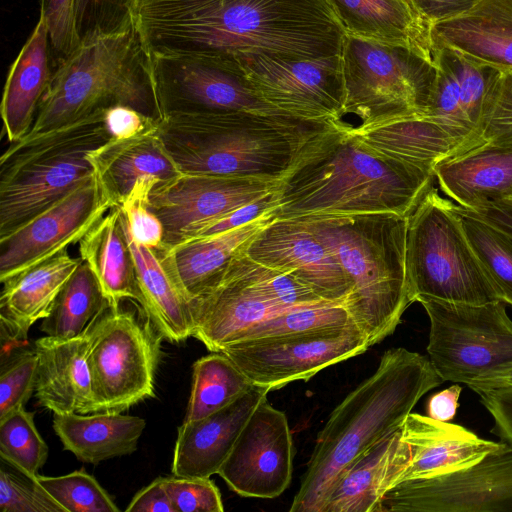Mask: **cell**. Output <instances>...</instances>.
Segmentation results:
<instances>
[{
  "instance_id": "obj_1",
  "label": "cell",
  "mask_w": 512,
  "mask_h": 512,
  "mask_svg": "<svg viewBox=\"0 0 512 512\" xmlns=\"http://www.w3.org/2000/svg\"><path fill=\"white\" fill-rule=\"evenodd\" d=\"M132 15L151 56L313 59L340 54L346 35L327 0H135Z\"/></svg>"
},
{
  "instance_id": "obj_2",
  "label": "cell",
  "mask_w": 512,
  "mask_h": 512,
  "mask_svg": "<svg viewBox=\"0 0 512 512\" xmlns=\"http://www.w3.org/2000/svg\"><path fill=\"white\" fill-rule=\"evenodd\" d=\"M434 172L378 154L351 125L332 121L310 138L277 181L276 218L391 212L408 216Z\"/></svg>"
},
{
  "instance_id": "obj_3",
  "label": "cell",
  "mask_w": 512,
  "mask_h": 512,
  "mask_svg": "<svg viewBox=\"0 0 512 512\" xmlns=\"http://www.w3.org/2000/svg\"><path fill=\"white\" fill-rule=\"evenodd\" d=\"M444 380L429 358L386 350L375 372L331 412L318 433L290 512H320L336 477L384 437L399 430L424 394Z\"/></svg>"
},
{
  "instance_id": "obj_4",
  "label": "cell",
  "mask_w": 512,
  "mask_h": 512,
  "mask_svg": "<svg viewBox=\"0 0 512 512\" xmlns=\"http://www.w3.org/2000/svg\"><path fill=\"white\" fill-rule=\"evenodd\" d=\"M332 121L248 111L169 112L157 132L182 173L278 181Z\"/></svg>"
},
{
  "instance_id": "obj_5",
  "label": "cell",
  "mask_w": 512,
  "mask_h": 512,
  "mask_svg": "<svg viewBox=\"0 0 512 512\" xmlns=\"http://www.w3.org/2000/svg\"><path fill=\"white\" fill-rule=\"evenodd\" d=\"M407 217L375 212L296 218L342 267L352 285L345 307L370 346L390 336L412 304L406 273Z\"/></svg>"
},
{
  "instance_id": "obj_6",
  "label": "cell",
  "mask_w": 512,
  "mask_h": 512,
  "mask_svg": "<svg viewBox=\"0 0 512 512\" xmlns=\"http://www.w3.org/2000/svg\"><path fill=\"white\" fill-rule=\"evenodd\" d=\"M116 105L159 118L152 59L134 23L78 45L57 64L32 125L34 136Z\"/></svg>"
},
{
  "instance_id": "obj_7",
  "label": "cell",
  "mask_w": 512,
  "mask_h": 512,
  "mask_svg": "<svg viewBox=\"0 0 512 512\" xmlns=\"http://www.w3.org/2000/svg\"><path fill=\"white\" fill-rule=\"evenodd\" d=\"M104 111L10 143L0 157V239L95 175L88 153L111 138Z\"/></svg>"
},
{
  "instance_id": "obj_8",
  "label": "cell",
  "mask_w": 512,
  "mask_h": 512,
  "mask_svg": "<svg viewBox=\"0 0 512 512\" xmlns=\"http://www.w3.org/2000/svg\"><path fill=\"white\" fill-rule=\"evenodd\" d=\"M453 203L431 187L407 217L406 273L413 302L502 301L472 249Z\"/></svg>"
},
{
  "instance_id": "obj_9",
  "label": "cell",
  "mask_w": 512,
  "mask_h": 512,
  "mask_svg": "<svg viewBox=\"0 0 512 512\" xmlns=\"http://www.w3.org/2000/svg\"><path fill=\"white\" fill-rule=\"evenodd\" d=\"M340 54L344 115L358 116V127L425 115L435 75L433 64L405 47L350 35H345Z\"/></svg>"
},
{
  "instance_id": "obj_10",
  "label": "cell",
  "mask_w": 512,
  "mask_h": 512,
  "mask_svg": "<svg viewBox=\"0 0 512 512\" xmlns=\"http://www.w3.org/2000/svg\"><path fill=\"white\" fill-rule=\"evenodd\" d=\"M90 323L95 412L121 413L154 397L163 338L145 314L107 303Z\"/></svg>"
},
{
  "instance_id": "obj_11",
  "label": "cell",
  "mask_w": 512,
  "mask_h": 512,
  "mask_svg": "<svg viewBox=\"0 0 512 512\" xmlns=\"http://www.w3.org/2000/svg\"><path fill=\"white\" fill-rule=\"evenodd\" d=\"M430 322L427 352L444 381L468 384L512 363V320L503 301L453 303L420 297Z\"/></svg>"
},
{
  "instance_id": "obj_12",
  "label": "cell",
  "mask_w": 512,
  "mask_h": 512,
  "mask_svg": "<svg viewBox=\"0 0 512 512\" xmlns=\"http://www.w3.org/2000/svg\"><path fill=\"white\" fill-rule=\"evenodd\" d=\"M151 59L159 118L169 112L288 115L261 99L234 55L184 54Z\"/></svg>"
},
{
  "instance_id": "obj_13",
  "label": "cell",
  "mask_w": 512,
  "mask_h": 512,
  "mask_svg": "<svg viewBox=\"0 0 512 512\" xmlns=\"http://www.w3.org/2000/svg\"><path fill=\"white\" fill-rule=\"evenodd\" d=\"M371 347L354 324L234 342L221 351L255 386L271 391L307 381L319 371Z\"/></svg>"
},
{
  "instance_id": "obj_14",
  "label": "cell",
  "mask_w": 512,
  "mask_h": 512,
  "mask_svg": "<svg viewBox=\"0 0 512 512\" xmlns=\"http://www.w3.org/2000/svg\"><path fill=\"white\" fill-rule=\"evenodd\" d=\"M233 55L256 93L276 110L306 120H342L345 85L341 54L313 59L247 51Z\"/></svg>"
},
{
  "instance_id": "obj_15",
  "label": "cell",
  "mask_w": 512,
  "mask_h": 512,
  "mask_svg": "<svg viewBox=\"0 0 512 512\" xmlns=\"http://www.w3.org/2000/svg\"><path fill=\"white\" fill-rule=\"evenodd\" d=\"M380 512H512V446L457 471L397 483Z\"/></svg>"
},
{
  "instance_id": "obj_16",
  "label": "cell",
  "mask_w": 512,
  "mask_h": 512,
  "mask_svg": "<svg viewBox=\"0 0 512 512\" xmlns=\"http://www.w3.org/2000/svg\"><path fill=\"white\" fill-rule=\"evenodd\" d=\"M277 181L186 174L157 183L149 206L164 227L163 248L192 238L202 228L276 189Z\"/></svg>"
},
{
  "instance_id": "obj_17",
  "label": "cell",
  "mask_w": 512,
  "mask_h": 512,
  "mask_svg": "<svg viewBox=\"0 0 512 512\" xmlns=\"http://www.w3.org/2000/svg\"><path fill=\"white\" fill-rule=\"evenodd\" d=\"M113 204L95 175L0 239V281L15 277L79 242Z\"/></svg>"
},
{
  "instance_id": "obj_18",
  "label": "cell",
  "mask_w": 512,
  "mask_h": 512,
  "mask_svg": "<svg viewBox=\"0 0 512 512\" xmlns=\"http://www.w3.org/2000/svg\"><path fill=\"white\" fill-rule=\"evenodd\" d=\"M293 458L287 417L265 397L248 418L218 474L242 497L276 498L290 485Z\"/></svg>"
},
{
  "instance_id": "obj_19",
  "label": "cell",
  "mask_w": 512,
  "mask_h": 512,
  "mask_svg": "<svg viewBox=\"0 0 512 512\" xmlns=\"http://www.w3.org/2000/svg\"><path fill=\"white\" fill-rule=\"evenodd\" d=\"M244 253L262 265L294 274L325 301L345 306L352 293L334 254L299 219H273Z\"/></svg>"
},
{
  "instance_id": "obj_20",
  "label": "cell",
  "mask_w": 512,
  "mask_h": 512,
  "mask_svg": "<svg viewBox=\"0 0 512 512\" xmlns=\"http://www.w3.org/2000/svg\"><path fill=\"white\" fill-rule=\"evenodd\" d=\"M190 310L192 337L211 352L221 351L251 325L283 311L229 263L207 290L190 301Z\"/></svg>"
},
{
  "instance_id": "obj_21",
  "label": "cell",
  "mask_w": 512,
  "mask_h": 512,
  "mask_svg": "<svg viewBox=\"0 0 512 512\" xmlns=\"http://www.w3.org/2000/svg\"><path fill=\"white\" fill-rule=\"evenodd\" d=\"M400 433L408 448L409 460L394 485L471 466L502 444V441L482 439L460 425L412 412L406 417Z\"/></svg>"
},
{
  "instance_id": "obj_22",
  "label": "cell",
  "mask_w": 512,
  "mask_h": 512,
  "mask_svg": "<svg viewBox=\"0 0 512 512\" xmlns=\"http://www.w3.org/2000/svg\"><path fill=\"white\" fill-rule=\"evenodd\" d=\"M91 323L78 336H45L34 343L38 357L35 396L54 414L95 412L89 366Z\"/></svg>"
},
{
  "instance_id": "obj_23",
  "label": "cell",
  "mask_w": 512,
  "mask_h": 512,
  "mask_svg": "<svg viewBox=\"0 0 512 512\" xmlns=\"http://www.w3.org/2000/svg\"><path fill=\"white\" fill-rule=\"evenodd\" d=\"M268 392L254 385L228 406L204 418L183 421L174 446L172 474L200 478L218 474L248 418Z\"/></svg>"
},
{
  "instance_id": "obj_24",
  "label": "cell",
  "mask_w": 512,
  "mask_h": 512,
  "mask_svg": "<svg viewBox=\"0 0 512 512\" xmlns=\"http://www.w3.org/2000/svg\"><path fill=\"white\" fill-rule=\"evenodd\" d=\"M432 32L435 47L512 72V0H476L465 10L434 21Z\"/></svg>"
},
{
  "instance_id": "obj_25",
  "label": "cell",
  "mask_w": 512,
  "mask_h": 512,
  "mask_svg": "<svg viewBox=\"0 0 512 512\" xmlns=\"http://www.w3.org/2000/svg\"><path fill=\"white\" fill-rule=\"evenodd\" d=\"M346 35L405 47L434 65L433 22L414 0H327Z\"/></svg>"
},
{
  "instance_id": "obj_26",
  "label": "cell",
  "mask_w": 512,
  "mask_h": 512,
  "mask_svg": "<svg viewBox=\"0 0 512 512\" xmlns=\"http://www.w3.org/2000/svg\"><path fill=\"white\" fill-rule=\"evenodd\" d=\"M351 131L372 151L433 172L443 161L481 144L425 115L366 128L351 126Z\"/></svg>"
},
{
  "instance_id": "obj_27",
  "label": "cell",
  "mask_w": 512,
  "mask_h": 512,
  "mask_svg": "<svg viewBox=\"0 0 512 512\" xmlns=\"http://www.w3.org/2000/svg\"><path fill=\"white\" fill-rule=\"evenodd\" d=\"M157 129L131 138L111 137L88 153L99 187L114 207H119L144 178L166 182L182 174Z\"/></svg>"
},
{
  "instance_id": "obj_28",
  "label": "cell",
  "mask_w": 512,
  "mask_h": 512,
  "mask_svg": "<svg viewBox=\"0 0 512 512\" xmlns=\"http://www.w3.org/2000/svg\"><path fill=\"white\" fill-rule=\"evenodd\" d=\"M408 460V448L399 429L336 477L320 512H380L385 493L395 484Z\"/></svg>"
},
{
  "instance_id": "obj_29",
  "label": "cell",
  "mask_w": 512,
  "mask_h": 512,
  "mask_svg": "<svg viewBox=\"0 0 512 512\" xmlns=\"http://www.w3.org/2000/svg\"><path fill=\"white\" fill-rule=\"evenodd\" d=\"M275 218L268 214L234 229L156 250L169 276L190 302L207 290L230 260Z\"/></svg>"
},
{
  "instance_id": "obj_30",
  "label": "cell",
  "mask_w": 512,
  "mask_h": 512,
  "mask_svg": "<svg viewBox=\"0 0 512 512\" xmlns=\"http://www.w3.org/2000/svg\"><path fill=\"white\" fill-rule=\"evenodd\" d=\"M81 258L63 250L52 258L4 282L0 297L1 336L25 340L30 327L44 319Z\"/></svg>"
},
{
  "instance_id": "obj_31",
  "label": "cell",
  "mask_w": 512,
  "mask_h": 512,
  "mask_svg": "<svg viewBox=\"0 0 512 512\" xmlns=\"http://www.w3.org/2000/svg\"><path fill=\"white\" fill-rule=\"evenodd\" d=\"M440 189L458 205L472 209L512 192V143L483 142L434 169Z\"/></svg>"
},
{
  "instance_id": "obj_32",
  "label": "cell",
  "mask_w": 512,
  "mask_h": 512,
  "mask_svg": "<svg viewBox=\"0 0 512 512\" xmlns=\"http://www.w3.org/2000/svg\"><path fill=\"white\" fill-rule=\"evenodd\" d=\"M50 38L43 17L12 63L3 90L1 117L10 143L25 137L34 123L40 101L52 77Z\"/></svg>"
},
{
  "instance_id": "obj_33",
  "label": "cell",
  "mask_w": 512,
  "mask_h": 512,
  "mask_svg": "<svg viewBox=\"0 0 512 512\" xmlns=\"http://www.w3.org/2000/svg\"><path fill=\"white\" fill-rule=\"evenodd\" d=\"M78 243L80 258L95 276L109 306L118 308L124 299H131L140 308L142 296L121 209L111 208Z\"/></svg>"
},
{
  "instance_id": "obj_34",
  "label": "cell",
  "mask_w": 512,
  "mask_h": 512,
  "mask_svg": "<svg viewBox=\"0 0 512 512\" xmlns=\"http://www.w3.org/2000/svg\"><path fill=\"white\" fill-rule=\"evenodd\" d=\"M146 421L118 412L54 414L53 429L64 450L89 464L130 455L137 450Z\"/></svg>"
},
{
  "instance_id": "obj_35",
  "label": "cell",
  "mask_w": 512,
  "mask_h": 512,
  "mask_svg": "<svg viewBox=\"0 0 512 512\" xmlns=\"http://www.w3.org/2000/svg\"><path fill=\"white\" fill-rule=\"evenodd\" d=\"M121 219L142 296L140 309L164 340L185 341L193 333L190 302L169 276L158 251L131 237L122 210Z\"/></svg>"
},
{
  "instance_id": "obj_36",
  "label": "cell",
  "mask_w": 512,
  "mask_h": 512,
  "mask_svg": "<svg viewBox=\"0 0 512 512\" xmlns=\"http://www.w3.org/2000/svg\"><path fill=\"white\" fill-rule=\"evenodd\" d=\"M254 385L222 352L193 364L192 386L184 422L204 418L233 403Z\"/></svg>"
},
{
  "instance_id": "obj_37",
  "label": "cell",
  "mask_w": 512,
  "mask_h": 512,
  "mask_svg": "<svg viewBox=\"0 0 512 512\" xmlns=\"http://www.w3.org/2000/svg\"><path fill=\"white\" fill-rule=\"evenodd\" d=\"M108 302L85 262L66 282L40 330L46 336L72 338L80 335Z\"/></svg>"
},
{
  "instance_id": "obj_38",
  "label": "cell",
  "mask_w": 512,
  "mask_h": 512,
  "mask_svg": "<svg viewBox=\"0 0 512 512\" xmlns=\"http://www.w3.org/2000/svg\"><path fill=\"white\" fill-rule=\"evenodd\" d=\"M466 237L501 300L512 306V234L454 204Z\"/></svg>"
},
{
  "instance_id": "obj_39",
  "label": "cell",
  "mask_w": 512,
  "mask_h": 512,
  "mask_svg": "<svg viewBox=\"0 0 512 512\" xmlns=\"http://www.w3.org/2000/svg\"><path fill=\"white\" fill-rule=\"evenodd\" d=\"M48 454V445L35 426L34 413L19 407L0 418V456L4 462L35 477Z\"/></svg>"
},
{
  "instance_id": "obj_40",
  "label": "cell",
  "mask_w": 512,
  "mask_h": 512,
  "mask_svg": "<svg viewBox=\"0 0 512 512\" xmlns=\"http://www.w3.org/2000/svg\"><path fill=\"white\" fill-rule=\"evenodd\" d=\"M244 249L229 264L279 309L284 311L328 302L294 274L262 265L245 255Z\"/></svg>"
},
{
  "instance_id": "obj_41",
  "label": "cell",
  "mask_w": 512,
  "mask_h": 512,
  "mask_svg": "<svg viewBox=\"0 0 512 512\" xmlns=\"http://www.w3.org/2000/svg\"><path fill=\"white\" fill-rule=\"evenodd\" d=\"M351 323L354 322L344 305L326 302L313 306L296 307L277 313L242 331L235 342L311 332L346 326Z\"/></svg>"
},
{
  "instance_id": "obj_42",
  "label": "cell",
  "mask_w": 512,
  "mask_h": 512,
  "mask_svg": "<svg viewBox=\"0 0 512 512\" xmlns=\"http://www.w3.org/2000/svg\"><path fill=\"white\" fill-rule=\"evenodd\" d=\"M40 486L65 512H119L108 492L84 469L48 477L36 475Z\"/></svg>"
},
{
  "instance_id": "obj_43",
  "label": "cell",
  "mask_w": 512,
  "mask_h": 512,
  "mask_svg": "<svg viewBox=\"0 0 512 512\" xmlns=\"http://www.w3.org/2000/svg\"><path fill=\"white\" fill-rule=\"evenodd\" d=\"M447 50L457 75L460 104L465 122L468 128L481 138L493 85L499 71L479 65L452 50Z\"/></svg>"
},
{
  "instance_id": "obj_44",
  "label": "cell",
  "mask_w": 512,
  "mask_h": 512,
  "mask_svg": "<svg viewBox=\"0 0 512 512\" xmlns=\"http://www.w3.org/2000/svg\"><path fill=\"white\" fill-rule=\"evenodd\" d=\"M434 67L435 75L425 116L482 142L481 138L471 131L465 122L460 104L457 75L450 53L446 48L436 47Z\"/></svg>"
},
{
  "instance_id": "obj_45",
  "label": "cell",
  "mask_w": 512,
  "mask_h": 512,
  "mask_svg": "<svg viewBox=\"0 0 512 512\" xmlns=\"http://www.w3.org/2000/svg\"><path fill=\"white\" fill-rule=\"evenodd\" d=\"M135 0H73V25L78 45L114 34L133 24Z\"/></svg>"
},
{
  "instance_id": "obj_46",
  "label": "cell",
  "mask_w": 512,
  "mask_h": 512,
  "mask_svg": "<svg viewBox=\"0 0 512 512\" xmlns=\"http://www.w3.org/2000/svg\"><path fill=\"white\" fill-rule=\"evenodd\" d=\"M157 183L154 177L138 181L119 206L131 237L153 249H161L164 241L163 224L149 206L150 192Z\"/></svg>"
},
{
  "instance_id": "obj_47",
  "label": "cell",
  "mask_w": 512,
  "mask_h": 512,
  "mask_svg": "<svg viewBox=\"0 0 512 512\" xmlns=\"http://www.w3.org/2000/svg\"><path fill=\"white\" fill-rule=\"evenodd\" d=\"M35 477H29L17 469L16 473L5 470L2 465L0 469V511L65 512L63 507L40 486Z\"/></svg>"
},
{
  "instance_id": "obj_48",
  "label": "cell",
  "mask_w": 512,
  "mask_h": 512,
  "mask_svg": "<svg viewBox=\"0 0 512 512\" xmlns=\"http://www.w3.org/2000/svg\"><path fill=\"white\" fill-rule=\"evenodd\" d=\"M38 357L35 349L22 351L2 365L0 373V418L24 407L37 379Z\"/></svg>"
},
{
  "instance_id": "obj_49",
  "label": "cell",
  "mask_w": 512,
  "mask_h": 512,
  "mask_svg": "<svg viewBox=\"0 0 512 512\" xmlns=\"http://www.w3.org/2000/svg\"><path fill=\"white\" fill-rule=\"evenodd\" d=\"M176 512H222L221 493L210 478L163 477Z\"/></svg>"
},
{
  "instance_id": "obj_50",
  "label": "cell",
  "mask_w": 512,
  "mask_h": 512,
  "mask_svg": "<svg viewBox=\"0 0 512 512\" xmlns=\"http://www.w3.org/2000/svg\"><path fill=\"white\" fill-rule=\"evenodd\" d=\"M482 142L512 143V72L499 71L481 133Z\"/></svg>"
},
{
  "instance_id": "obj_51",
  "label": "cell",
  "mask_w": 512,
  "mask_h": 512,
  "mask_svg": "<svg viewBox=\"0 0 512 512\" xmlns=\"http://www.w3.org/2000/svg\"><path fill=\"white\" fill-rule=\"evenodd\" d=\"M40 16L45 19L53 62L58 64L77 47L73 25V0H40Z\"/></svg>"
},
{
  "instance_id": "obj_52",
  "label": "cell",
  "mask_w": 512,
  "mask_h": 512,
  "mask_svg": "<svg viewBox=\"0 0 512 512\" xmlns=\"http://www.w3.org/2000/svg\"><path fill=\"white\" fill-rule=\"evenodd\" d=\"M277 186V185H276ZM276 190V189H275ZM275 190L266 194L265 196L245 204L234 211L224 215L223 217L215 220L209 225L202 228L196 233L195 237L209 236L221 233L230 229H234L257 219H260L268 214H274L276 217V210L278 207ZM191 239V238H190ZM188 240V239H187Z\"/></svg>"
},
{
  "instance_id": "obj_53",
  "label": "cell",
  "mask_w": 512,
  "mask_h": 512,
  "mask_svg": "<svg viewBox=\"0 0 512 512\" xmlns=\"http://www.w3.org/2000/svg\"><path fill=\"white\" fill-rule=\"evenodd\" d=\"M104 123L110 136L118 139L131 138L158 128L157 118L125 105L107 108Z\"/></svg>"
},
{
  "instance_id": "obj_54",
  "label": "cell",
  "mask_w": 512,
  "mask_h": 512,
  "mask_svg": "<svg viewBox=\"0 0 512 512\" xmlns=\"http://www.w3.org/2000/svg\"><path fill=\"white\" fill-rule=\"evenodd\" d=\"M476 393L494 420L493 432L512 446V388L478 390Z\"/></svg>"
},
{
  "instance_id": "obj_55",
  "label": "cell",
  "mask_w": 512,
  "mask_h": 512,
  "mask_svg": "<svg viewBox=\"0 0 512 512\" xmlns=\"http://www.w3.org/2000/svg\"><path fill=\"white\" fill-rule=\"evenodd\" d=\"M125 511L176 512L164 486L163 477L156 478L138 491Z\"/></svg>"
},
{
  "instance_id": "obj_56",
  "label": "cell",
  "mask_w": 512,
  "mask_h": 512,
  "mask_svg": "<svg viewBox=\"0 0 512 512\" xmlns=\"http://www.w3.org/2000/svg\"><path fill=\"white\" fill-rule=\"evenodd\" d=\"M462 387L454 384L438 393L433 394L427 403V416L432 419L449 422L458 409V400Z\"/></svg>"
},
{
  "instance_id": "obj_57",
  "label": "cell",
  "mask_w": 512,
  "mask_h": 512,
  "mask_svg": "<svg viewBox=\"0 0 512 512\" xmlns=\"http://www.w3.org/2000/svg\"><path fill=\"white\" fill-rule=\"evenodd\" d=\"M469 210L500 229L512 234V201L508 199L496 200L481 204Z\"/></svg>"
},
{
  "instance_id": "obj_58",
  "label": "cell",
  "mask_w": 512,
  "mask_h": 512,
  "mask_svg": "<svg viewBox=\"0 0 512 512\" xmlns=\"http://www.w3.org/2000/svg\"><path fill=\"white\" fill-rule=\"evenodd\" d=\"M476 0H414L419 9L432 21L465 10Z\"/></svg>"
},
{
  "instance_id": "obj_59",
  "label": "cell",
  "mask_w": 512,
  "mask_h": 512,
  "mask_svg": "<svg viewBox=\"0 0 512 512\" xmlns=\"http://www.w3.org/2000/svg\"><path fill=\"white\" fill-rule=\"evenodd\" d=\"M467 386L474 392L495 388H512V363L470 381Z\"/></svg>"
},
{
  "instance_id": "obj_60",
  "label": "cell",
  "mask_w": 512,
  "mask_h": 512,
  "mask_svg": "<svg viewBox=\"0 0 512 512\" xmlns=\"http://www.w3.org/2000/svg\"><path fill=\"white\" fill-rule=\"evenodd\" d=\"M504 199H508V200L512 201V192L508 195V197H506Z\"/></svg>"
}]
</instances>
